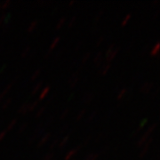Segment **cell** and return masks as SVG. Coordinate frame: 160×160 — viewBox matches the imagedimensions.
I'll list each match as a JSON object with an SVG mask.
<instances>
[{
    "label": "cell",
    "mask_w": 160,
    "mask_h": 160,
    "mask_svg": "<svg viewBox=\"0 0 160 160\" xmlns=\"http://www.w3.org/2000/svg\"><path fill=\"white\" fill-rule=\"evenodd\" d=\"M30 52V46H26L24 49H23L22 52V58H25L28 54L29 52Z\"/></svg>",
    "instance_id": "8d00e7d4"
},
{
    "label": "cell",
    "mask_w": 160,
    "mask_h": 160,
    "mask_svg": "<svg viewBox=\"0 0 160 160\" xmlns=\"http://www.w3.org/2000/svg\"><path fill=\"white\" fill-rule=\"evenodd\" d=\"M69 111H70V109L69 108H67V109H65L62 111V113L61 114L60 116V120H64L66 118H67V116L69 114Z\"/></svg>",
    "instance_id": "cb8c5ba5"
},
{
    "label": "cell",
    "mask_w": 160,
    "mask_h": 160,
    "mask_svg": "<svg viewBox=\"0 0 160 160\" xmlns=\"http://www.w3.org/2000/svg\"><path fill=\"white\" fill-rule=\"evenodd\" d=\"M12 98H8L7 100H6V102L2 104L1 109H2V110H5V109H7V108L12 104Z\"/></svg>",
    "instance_id": "ac0fdd59"
},
{
    "label": "cell",
    "mask_w": 160,
    "mask_h": 160,
    "mask_svg": "<svg viewBox=\"0 0 160 160\" xmlns=\"http://www.w3.org/2000/svg\"><path fill=\"white\" fill-rule=\"evenodd\" d=\"M6 64H4V66L1 68V69H0V74H2L3 72H5V70H6Z\"/></svg>",
    "instance_id": "94428289"
},
{
    "label": "cell",
    "mask_w": 160,
    "mask_h": 160,
    "mask_svg": "<svg viewBox=\"0 0 160 160\" xmlns=\"http://www.w3.org/2000/svg\"><path fill=\"white\" fill-rule=\"evenodd\" d=\"M60 40H61V37H56L54 39L52 40V44H51V46H50V48H49V52H51L58 45V43L60 42Z\"/></svg>",
    "instance_id": "5bb4252c"
},
{
    "label": "cell",
    "mask_w": 160,
    "mask_h": 160,
    "mask_svg": "<svg viewBox=\"0 0 160 160\" xmlns=\"http://www.w3.org/2000/svg\"><path fill=\"white\" fill-rule=\"evenodd\" d=\"M158 92H159V87H158V88L152 92V96H151V98H152V99H155V98L157 97L158 94Z\"/></svg>",
    "instance_id": "f907efd6"
},
{
    "label": "cell",
    "mask_w": 160,
    "mask_h": 160,
    "mask_svg": "<svg viewBox=\"0 0 160 160\" xmlns=\"http://www.w3.org/2000/svg\"><path fill=\"white\" fill-rule=\"evenodd\" d=\"M53 121H54V118H53L52 116H50V117L47 118V120H46V127H47V126H51Z\"/></svg>",
    "instance_id": "60d3db41"
},
{
    "label": "cell",
    "mask_w": 160,
    "mask_h": 160,
    "mask_svg": "<svg viewBox=\"0 0 160 160\" xmlns=\"http://www.w3.org/2000/svg\"><path fill=\"white\" fill-rule=\"evenodd\" d=\"M103 62V59H102V52H99L97 54L95 55V58H94V62H95V65L96 66H101L102 65V63Z\"/></svg>",
    "instance_id": "30bf717a"
},
{
    "label": "cell",
    "mask_w": 160,
    "mask_h": 160,
    "mask_svg": "<svg viewBox=\"0 0 160 160\" xmlns=\"http://www.w3.org/2000/svg\"><path fill=\"white\" fill-rule=\"evenodd\" d=\"M38 104H39V101L38 100H36L34 102L28 104V112H32L37 107H38Z\"/></svg>",
    "instance_id": "7c38bea8"
},
{
    "label": "cell",
    "mask_w": 160,
    "mask_h": 160,
    "mask_svg": "<svg viewBox=\"0 0 160 160\" xmlns=\"http://www.w3.org/2000/svg\"><path fill=\"white\" fill-rule=\"evenodd\" d=\"M148 123V119L147 118H144V119H142V121H141V123H140V126H138V127H140L141 129H142L143 127L145 126V125Z\"/></svg>",
    "instance_id": "bcb514c9"
},
{
    "label": "cell",
    "mask_w": 160,
    "mask_h": 160,
    "mask_svg": "<svg viewBox=\"0 0 160 160\" xmlns=\"http://www.w3.org/2000/svg\"><path fill=\"white\" fill-rule=\"evenodd\" d=\"M64 52H65V48L62 47V48H60V50L57 52V53L55 54V58L58 59V58H60L62 55L63 53H64Z\"/></svg>",
    "instance_id": "b9f144b4"
},
{
    "label": "cell",
    "mask_w": 160,
    "mask_h": 160,
    "mask_svg": "<svg viewBox=\"0 0 160 160\" xmlns=\"http://www.w3.org/2000/svg\"><path fill=\"white\" fill-rule=\"evenodd\" d=\"M156 127H157V124H154L153 126H149V128H148V130H147L146 132H145V134H147L148 136H149V135L151 134V132H154V130L156 129Z\"/></svg>",
    "instance_id": "d590c367"
},
{
    "label": "cell",
    "mask_w": 160,
    "mask_h": 160,
    "mask_svg": "<svg viewBox=\"0 0 160 160\" xmlns=\"http://www.w3.org/2000/svg\"><path fill=\"white\" fill-rule=\"evenodd\" d=\"M149 136H148L147 134H145V133H144V135H143L142 137L139 140V142H138L137 144H136V145H137V147H142V145H144L145 142H147V140L149 139Z\"/></svg>",
    "instance_id": "2e32d148"
},
{
    "label": "cell",
    "mask_w": 160,
    "mask_h": 160,
    "mask_svg": "<svg viewBox=\"0 0 160 160\" xmlns=\"http://www.w3.org/2000/svg\"><path fill=\"white\" fill-rule=\"evenodd\" d=\"M0 11H1V4H0Z\"/></svg>",
    "instance_id": "03108f58"
},
{
    "label": "cell",
    "mask_w": 160,
    "mask_h": 160,
    "mask_svg": "<svg viewBox=\"0 0 160 160\" xmlns=\"http://www.w3.org/2000/svg\"><path fill=\"white\" fill-rule=\"evenodd\" d=\"M54 157V153H52V152H51V153H48V154H46L44 158H43V159L42 160H52V158Z\"/></svg>",
    "instance_id": "7bdbcfd3"
},
{
    "label": "cell",
    "mask_w": 160,
    "mask_h": 160,
    "mask_svg": "<svg viewBox=\"0 0 160 160\" xmlns=\"http://www.w3.org/2000/svg\"><path fill=\"white\" fill-rule=\"evenodd\" d=\"M159 49H160V42H157V44L155 45V46L151 49V51H150V55L151 56H157V55H158V53H159Z\"/></svg>",
    "instance_id": "ba28073f"
},
{
    "label": "cell",
    "mask_w": 160,
    "mask_h": 160,
    "mask_svg": "<svg viewBox=\"0 0 160 160\" xmlns=\"http://www.w3.org/2000/svg\"><path fill=\"white\" fill-rule=\"evenodd\" d=\"M131 17H132L131 14H130V13H128V14L126 15V17H125V19L123 20V22H122V24H121V26H122V27H125L126 24L128 23V22L130 21Z\"/></svg>",
    "instance_id": "e575fe53"
},
{
    "label": "cell",
    "mask_w": 160,
    "mask_h": 160,
    "mask_svg": "<svg viewBox=\"0 0 160 160\" xmlns=\"http://www.w3.org/2000/svg\"><path fill=\"white\" fill-rule=\"evenodd\" d=\"M65 22H66V18L63 17L62 18L60 21H59V22L57 23V25H56V29H60L63 26V24L65 23Z\"/></svg>",
    "instance_id": "f35d334b"
},
{
    "label": "cell",
    "mask_w": 160,
    "mask_h": 160,
    "mask_svg": "<svg viewBox=\"0 0 160 160\" xmlns=\"http://www.w3.org/2000/svg\"><path fill=\"white\" fill-rule=\"evenodd\" d=\"M77 20H78L77 16H73V17L70 19L69 24H68V28H69V29H71V28L74 27L75 25H76V23H77Z\"/></svg>",
    "instance_id": "d4e9b609"
},
{
    "label": "cell",
    "mask_w": 160,
    "mask_h": 160,
    "mask_svg": "<svg viewBox=\"0 0 160 160\" xmlns=\"http://www.w3.org/2000/svg\"><path fill=\"white\" fill-rule=\"evenodd\" d=\"M110 67H111L110 63H107V64L103 65V67L100 70V74L102 75V76H106L107 73L109 72V69H110Z\"/></svg>",
    "instance_id": "9c48e42d"
},
{
    "label": "cell",
    "mask_w": 160,
    "mask_h": 160,
    "mask_svg": "<svg viewBox=\"0 0 160 160\" xmlns=\"http://www.w3.org/2000/svg\"><path fill=\"white\" fill-rule=\"evenodd\" d=\"M86 109H83L81 111H80L79 113H78V115L77 116V118H76V121L77 122H78V121H80V120L82 119V118L85 116V114H86Z\"/></svg>",
    "instance_id": "d6a6232c"
},
{
    "label": "cell",
    "mask_w": 160,
    "mask_h": 160,
    "mask_svg": "<svg viewBox=\"0 0 160 160\" xmlns=\"http://www.w3.org/2000/svg\"><path fill=\"white\" fill-rule=\"evenodd\" d=\"M41 71H42V69H37V70L34 72V74L31 76V78H30V81H34L35 79H37V78H38V77L41 74Z\"/></svg>",
    "instance_id": "f1b7e54d"
},
{
    "label": "cell",
    "mask_w": 160,
    "mask_h": 160,
    "mask_svg": "<svg viewBox=\"0 0 160 160\" xmlns=\"http://www.w3.org/2000/svg\"><path fill=\"white\" fill-rule=\"evenodd\" d=\"M50 89H51V87H50V86H46L43 90H42V92H41V93L39 94V98H38V101H42V100H44L45 98L46 97V95L48 94V92H50Z\"/></svg>",
    "instance_id": "52a82bcc"
},
{
    "label": "cell",
    "mask_w": 160,
    "mask_h": 160,
    "mask_svg": "<svg viewBox=\"0 0 160 160\" xmlns=\"http://www.w3.org/2000/svg\"><path fill=\"white\" fill-rule=\"evenodd\" d=\"M12 19V14L11 12H8L6 14V17H5V21H4V25H7V24H10Z\"/></svg>",
    "instance_id": "836d02e7"
},
{
    "label": "cell",
    "mask_w": 160,
    "mask_h": 160,
    "mask_svg": "<svg viewBox=\"0 0 160 160\" xmlns=\"http://www.w3.org/2000/svg\"><path fill=\"white\" fill-rule=\"evenodd\" d=\"M90 56H91V52H87V53H86V54L84 55L83 59H82V61H81V65L86 64V63L87 62V61L90 59Z\"/></svg>",
    "instance_id": "1f68e13d"
},
{
    "label": "cell",
    "mask_w": 160,
    "mask_h": 160,
    "mask_svg": "<svg viewBox=\"0 0 160 160\" xmlns=\"http://www.w3.org/2000/svg\"><path fill=\"white\" fill-rule=\"evenodd\" d=\"M10 5H11V0H6L4 3L1 4V10H4L5 11L6 9H7L9 7Z\"/></svg>",
    "instance_id": "f546056e"
},
{
    "label": "cell",
    "mask_w": 160,
    "mask_h": 160,
    "mask_svg": "<svg viewBox=\"0 0 160 160\" xmlns=\"http://www.w3.org/2000/svg\"><path fill=\"white\" fill-rule=\"evenodd\" d=\"M50 136H51V134H50L49 132H46V133H45V134L43 135V137L40 139V141L38 142V143L37 147H38V148H41L42 146H44V145L47 142V141L49 140Z\"/></svg>",
    "instance_id": "277c9868"
},
{
    "label": "cell",
    "mask_w": 160,
    "mask_h": 160,
    "mask_svg": "<svg viewBox=\"0 0 160 160\" xmlns=\"http://www.w3.org/2000/svg\"><path fill=\"white\" fill-rule=\"evenodd\" d=\"M13 85H14V83H13L12 81L10 84H8V85H7V86H6V88H5V90L2 92V93L0 94V97L2 98V99L5 97V96L6 95V93H7V92H9V91L11 90L12 87V86H13Z\"/></svg>",
    "instance_id": "8fae6325"
},
{
    "label": "cell",
    "mask_w": 160,
    "mask_h": 160,
    "mask_svg": "<svg viewBox=\"0 0 160 160\" xmlns=\"http://www.w3.org/2000/svg\"><path fill=\"white\" fill-rule=\"evenodd\" d=\"M69 126L68 125V124H66V125H64V126H62V127H61V129L59 130V133H61V134H62V133H63L64 132L66 131V130L69 128Z\"/></svg>",
    "instance_id": "ee69618b"
},
{
    "label": "cell",
    "mask_w": 160,
    "mask_h": 160,
    "mask_svg": "<svg viewBox=\"0 0 160 160\" xmlns=\"http://www.w3.org/2000/svg\"><path fill=\"white\" fill-rule=\"evenodd\" d=\"M83 146H82V144H78V146H77V148H75V149H71V150H69V152L67 153V155L65 156V158H64V160H69L72 157H75L77 153L79 151L81 148H82Z\"/></svg>",
    "instance_id": "6da1fadb"
},
{
    "label": "cell",
    "mask_w": 160,
    "mask_h": 160,
    "mask_svg": "<svg viewBox=\"0 0 160 160\" xmlns=\"http://www.w3.org/2000/svg\"><path fill=\"white\" fill-rule=\"evenodd\" d=\"M73 5H75V1H70L69 3V6H73Z\"/></svg>",
    "instance_id": "be15d7a7"
},
{
    "label": "cell",
    "mask_w": 160,
    "mask_h": 160,
    "mask_svg": "<svg viewBox=\"0 0 160 160\" xmlns=\"http://www.w3.org/2000/svg\"><path fill=\"white\" fill-rule=\"evenodd\" d=\"M42 85H43V82H38V83L35 86V87L33 88V90L31 92V95H35L39 91V89L42 87Z\"/></svg>",
    "instance_id": "44dd1931"
},
{
    "label": "cell",
    "mask_w": 160,
    "mask_h": 160,
    "mask_svg": "<svg viewBox=\"0 0 160 160\" xmlns=\"http://www.w3.org/2000/svg\"><path fill=\"white\" fill-rule=\"evenodd\" d=\"M27 127H28V124H22V126H20V128L18 129V134H19V135H22L23 132H24V131L27 129Z\"/></svg>",
    "instance_id": "83f0119b"
},
{
    "label": "cell",
    "mask_w": 160,
    "mask_h": 160,
    "mask_svg": "<svg viewBox=\"0 0 160 160\" xmlns=\"http://www.w3.org/2000/svg\"><path fill=\"white\" fill-rule=\"evenodd\" d=\"M158 5H159V0H154V1L151 3V6H152L153 8H157Z\"/></svg>",
    "instance_id": "f5cc1de1"
},
{
    "label": "cell",
    "mask_w": 160,
    "mask_h": 160,
    "mask_svg": "<svg viewBox=\"0 0 160 160\" xmlns=\"http://www.w3.org/2000/svg\"><path fill=\"white\" fill-rule=\"evenodd\" d=\"M2 100H3V99H2V98L0 97V102H1V101H2Z\"/></svg>",
    "instance_id": "e7e4bbea"
},
{
    "label": "cell",
    "mask_w": 160,
    "mask_h": 160,
    "mask_svg": "<svg viewBox=\"0 0 160 160\" xmlns=\"http://www.w3.org/2000/svg\"><path fill=\"white\" fill-rule=\"evenodd\" d=\"M10 27H11V24H7V25H4L3 26V35H6L9 32Z\"/></svg>",
    "instance_id": "ab89813d"
},
{
    "label": "cell",
    "mask_w": 160,
    "mask_h": 160,
    "mask_svg": "<svg viewBox=\"0 0 160 160\" xmlns=\"http://www.w3.org/2000/svg\"><path fill=\"white\" fill-rule=\"evenodd\" d=\"M104 12H105V10H104V9H102V10H100V11H99V12L96 14V16L94 17V20H93L94 23L99 22V21L101 20V18L103 16Z\"/></svg>",
    "instance_id": "ffe728a7"
},
{
    "label": "cell",
    "mask_w": 160,
    "mask_h": 160,
    "mask_svg": "<svg viewBox=\"0 0 160 160\" xmlns=\"http://www.w3.org/2000/svg\"><path fill=\"white\" fill-rule=\"evenodd\" d=\"M97 113H98V111H93V112H92L91 114L89 115V117H88V118H86V125H88L89 123H91L92 121V120L95 118V117L97 116Z\"/></svg>",
    "instance_id": "d6986e66"
},
{
    "label": "cell",
    "mask_w": 160,
    "mask_h": 160,
    "mask_svg": "<svg viewBox=\"0 0 160 160\" xmlns=\"http://www.w3.org/2000/svg\"><path fill=\"white\" fill-rule=\"evenodd\" d=\"M78 81V72H76L74 74L70 77V78L69 80V86L70 88H74L75 86H77Z\"/></svg>",
    "instance_id": "3957f363"
},
{
    "label": "cell",
    "mask_w": 160,
    "mask_h": 160,
    "mask_svg": "<svg viewBox=\"0 0 160 160\" xmlns=\"http://www.w3.org/2000/svg\"><path fill=\"white\" fill-rule=\"evenodd\" d=\"M103 138V134L102 133H101V134H99V135H98V137L96 138V139H95V142H100V141H101V140H102V139Z\"/></svg>",
    "instance_id": "6f0895ef"
},
{
    "label": "cell",
    "mask_w": 160,
    "mask_h": 160,
    "mask_svg": "<svg viewBox=\"0 0 160 160\" xmlns=\"http://www.w3.org/2000/svg\"><path fill=\"white\" fill-rule=\"evenodd\" d=\"M69 137H70V135L68 134V135H66L65 137L63 138L62 141H60V142H59V147H60V149L65 147V145H66V144L68 143V142L69 141Z\"/></svg>",
    "instance_id": "9a60e30c"
},
{
    "label": "cell",
    "mask_w": 160,
    "mask_h": 160,
    "mask_svg": "<svg viewBox=\"0 0 160 160\" xmlns=\"http://www.w3.org/2000/svg\"><path fill=\"white\" fill-rule=\"evenodd\" d=\"M116 48V46H115V45H111V46H109V48H108V50H107V52H106V54H105V56H106V58H108L111 54V52L114 51V49Z\"/></svg>",
    "instance_id": "74e56055"
},
{
    "label": "cell",
    "mask_w": 160,
    "mask_h": 160,
    "mask_svg": "<svg viewBox=\"0 0 160 160\" xmlns=\"http://www.w3.org/2000/svg\"><path fill=\"white\" fill-rule=\"evenodd\" d=\"M3 49H4V45H0V54L3 52Z\"/></svg>",
    "instance_id": "6125c7cd"
},
{
    "label": "cell",
    "mask_w": 160,
    "mask_h": 160,
    "mask_svg": "<svg viewBox=\"0 0 160 160\" xmlns=\"http://www.w3.org/2000/svg\"><path fill=\"white\" fill-rule=\"evenodd\" d=\"M126 91H127V89H126V88H122L120 90L119 92L118 93V96H117L118 101H122V99L126 95Z\"/></svg>",
    "instance_id": "e0dca14e"
},
{
    "label": "cell",
    "mask_w": 160,
    "mask_h": 160,
    "mask_svg": "<svg viewBox=\"0 0 160 160\" xmlns=\"http://www.w3.org/2000/svg\"><path fill=\"white\" fill-rule=\"evenodd\" d=\"M16 123H17V119L15 118V119H13V120H12L11 122H10V124L7 126V127H6V132H10L15 126V125H16Z\"/></svg>",
    "instance_id": "7402d4cb"
},
{
    "label": "cell",
    "mask_w": 160,
    "mask_h": 160,
    "mask_svg": "<svg viewBox=\"0 0 160 160\" xmlns=\"http://www.w3.org/2000/svg\"><path fill=\"white\" fill-rule=\"evenodd\" d=\"M50 56H51V52H46V54H45V55H44V59H45V60H46V59H48V58L50 57Z\"/></svg>",
    "instance_id": "91938a15"
},
{
    "label": "cell",
    "mask_w": 160,
    "mask_h": 160,
    "mask_svg": "<svg viewBox=\"0 0 160 160\" xmlns=\"http://www.w3.org/2000/svg\"><path fill=\"white\" fill-rule=\"evenodd\" d=\"M120 50V47L119 46H118V47H116L114 49V51L111 52V54L109 55V57L106 58V60H107V63H110L113 60H114L115 58H116V56L118 55V52H119Z\"/></svg>",
    "instance_id": "8992f818"
},
{
    "label": "cell",
    "mask_w": 160,
    "mask_h": 160,
    "mask_svg": "<svg viewBox=\"0 0 160 160\" xmlns=\"http://www.w3.org/2000/svg\"><path fill=\"white\" fill-rule=\"evenodd\" d=\"M110 149V147L109 146H106V147H104V148H102V150L100 151V155H102V154H105L109 149Z\"/></svg>",
    "instance_id": "681fc988"
},
{
    "label": "cell",
    "mask_w": 160,
    "mask_h": 160,
    "mask_svg": "<svg viewBox=\"0 0 160 160\" xmlns=\"http://www.w3.org/2000/svg\"><path fill=\"white\" fill-rule=\"evenodd\" d=\"M159 14H160V11H159V10H157V11L154 12V14H153V17H152V19H153V20H157L158 18L159 17Z\"/></svg>",
    "instance_id": "816d5d0a"
},
{
    "label": "cell",
    "mask_w": 160,
    "mask_h": 160,
    "mask_svg": "<svg viewBox=\"0 0 160 160\" xmlns=\"http://www.w3.org/2000/svg\"><path fill=\"white\" fill-rule=\"evenodd\" d=\"M93 98H94V95H93V93H92V92H86V94L84 95V97H83V103H85V104H89V103L92 102V101L93 100Z\"/></svg>",
    "instance_id": "5b68a950"
},
{
    "label": "cell",
    "mask_w": 160,
    "mask_h": 160,
    "mask_svg": "<svg viewBox=\"0 0 160 160\" xmlns=\"http://www.w3.org/2000/svg\"><path fill=\"white\" fill-rule=\"evenodd\" d=\"M58 142H60V137L55 138V139L52 141V142L51 143V145L49 146V149H50V150H52V149L56 147V145L58 144Z\"/></svg>",
    "instance_id": "4316f807"
},
{
    "label": "cell",
    "mask_w": 160,
    "mask_h": 160,
    "mask_svg": "<svg viewBox=\"0 0 160 160\" xmlns=\"http://www.w3.org/2000/svg\"><path fill=\"white\" fill-rule=\"evenodd\" d=\"M6 130H4V131H2L0 132V142L4 139V138L6 137Z\"/></svg>",
    "instance_id": "db71d44e"
},
{
    "label": "cell",
    "mask_w": 160,
    "mask_h": 160,
    "mask_svg": "<svg viewBox=\"0 0 160 160\" xmlns=\"http://www.w3.org/2000/svg\"><path fill=\"white\" fill-rule=\"evenodd\" d=\"M84 46V41H80V42H78V46H76V48H75V51L78 52L79 51L80 49L82 48Z\"/></svg>",
    "instance_id": "f6af8a7d"
},
{
    "label": "cell",
    "mask_w": 160,
    "mask_h": 160,
    "mask_svg": "<svg viewBox=\"0 0 160 160\" xmlns=\"http://www.w3.org/2000/svg\"><path fill=\"white\" fill-rule=\"evenodd\" d=\"M153 87H154V84H153V83H151V82H147V83L143 84V86H142V88H141L140 91H141L142 93L147 94V93H149V92L153 89Z\"/></svg>",
    "instance_id": "7a4b0ae2"
},
{
    "label": "cell",
    "mask_w": 160,
    "mask_h": 160,
    "mask_svg": "<svg viewBox=\"0 0 160 160\" xmlns=\"http://www.w3.org/2000/svg\"><path fill=\"white\" fill-rule=\"evenodd\" d=\"M98 158V154L96 153H90L89 155L86 156L85 160H96Z\"/></svg>",
    "instance_id": "4dcf8cb0"
},
{
    "label": "cell",
    "mask_w": 160,
    "mask_h": 160,
    "mask_svg": "<svg viewBox=\"0 0 160 160\" xmlns=\"http://www.w3.org/2000/svg\"><path fill=\"white\" fill-rule=\"evenodd\" d=\"M37 26H38V22H37V21L31 22V23L29 24V28H28V32H29V33H31V32L37 28Z\"/></svg>",
    "instance_id": "603a6c76"
},
{
    "label": "cell",
    "mask_w": 160,
    "mask_h": 160,
    "mask_svg": "<svg viewBox=\"0 0 160 160\" xmlns=\"http://www.w3.org/2000/svg\"><path fill=\"white\" fill-rule=\"evenodd\" d=\"M53 99H54V96L53 95H52L51 97L49 98V100H48V102H47V103H46V107L47 106V105H49V104H51L52 102H53Z\"/></svg>",
    "instance_id": "680465c9"
},
{
    "label": "cell",
    "mask_w": 160,
    "mask_h": 160,
    "mask_svg": "<svg viewBox=\"0 0 160 160\" xmlns=\"http://www.w3.org/2000/svg\"><path fill=\"white\" fill-rule=\"evenodd\" d=\"M38 4L40 6H45V5H46V4H47V2L45 1V0H39V1H38Z\"/></svg>",
    "instance_id": "9f6ffc18"
},
{
    "label": "cell",
    "mask_w": 160,
    "mask_h": 160,
    "mask_svg": "<svg viewBox=\"0 0 160 160\" xmlns=\"http://www.w3.org/2000/svg\"><path fill=\"white\" fill-rule=\"evenodd\" d=\"M46 106L41 107V108L38 110V112H37V114H36V116H35V118H38L39 117H41L42 115L44 114V112L46 111Z\"/></svg>",
    "instance_id": "484cf974"
},
{
    "label": "cell",
    "mask_w": 160,
    "mask_h": 160,
    "mask_svg": "<svg viewBox=\"0 0 160 160\" xmlns=\"http://www.w3.org/2000/svg\"><path fill=\"white\" fill-rule=\"evenodd\" d=\"M6 12H3L2 15L0 16V27L4 24V21H5V17H6Z\"/></svg>",
    "instance_id": "c3c4849f"
},
{
    "label": "cell",
    "mask_w": 160,
    "mask_h": 160,
    "mask_svg": "<svg viewBox=\"0 0 160 160\" xmlns=\"http://www.w3.org/2000/svg\"><path fill=\"white\" fill-rule=\"evenodd\" d=\"M18 113L20 115H25L28 113V103H24L21 106V108L18 110Z\"/></svg>",
    "instance_id": "4fadbf2b"
},
{
    "label": "cell",
    "mask_w": 160,
    "mask_h": 160,
    "mask_svg": "<svg viewBox=\"0 0 160 160\" xmlns=\"http://www.w3.org/2000/svg\"><path fill=\"white\" fill-rule=\"evenodd\" d=\"M103 41H104V36H101V37H100V38L98 39L97 43H96L95 46H96V47H99V46L102 45V43Z\"/></svg>",
    "instance_id": "7dc6e473"
},
{
    "label": "cell",
    "mask_w": 160,
    "mask_h": 160,
    "mask_svg": "<svg viewBox=\"0 0 160 160\" xmlns=\"http://www.w3.org/2000/svg\"><path fill=\"white\" fill-rule=\"evenodd\" d=\"M90 140H91V136H89V137H87L86 141H85V143H84V145H82L83 147H86L89 143H90Z\"/></svg>",
    "instance_id": "11a10c76"
}]
</instances>
